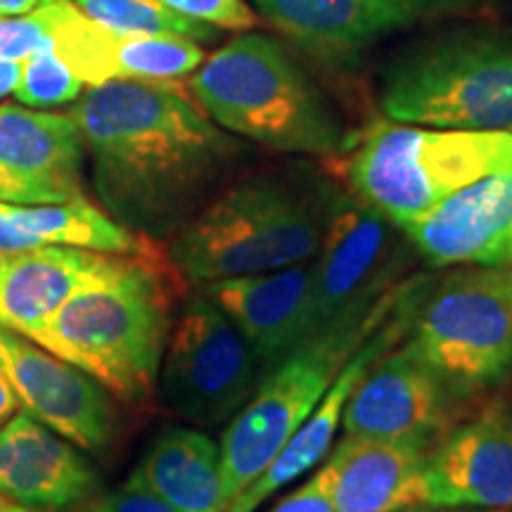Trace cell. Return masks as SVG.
<instances>
[{
	"mask_svg": "<svg viewBox=\"0 0 512 512\" xmlns=\"http://www.w3.org/2000/svg\"><path fill=\"white\" fill-rule=\"evenodd\" d=\"M69 114L102 209L147 240L176 238L245 155L174 81L91 86Z\"/></svg>",
	"mask_w": 512,
	"mask_h": 512,
	"instance_id": "cell-1",
	"label": "cell"
},
{
	"mask_svg": "<svg viewBox=\"0 0 512 512\" xmlns=\"http://www.w3.org/2000/svg\"><path fill=\"white\" fill-rule=\"evenodd\" d=\"M174 325V292L155 254H112L34 332V342L117 399H150Z\"/></svg>",
	"mask_w": 512,
	"mask_h": 512,
	"instance_id": "cell-2",
	"label": "cell"
},
{
	"mask_svg": "<svg viewBox=\"0 0 512 512\" xmlns=\"http://www.w3.org/2000/svg\"><path fill=\"white\" fill-rule=\"evenodd\" d=\"M190 93L216 126L268 150L332 157L349 147L325 95L266 34H242L221 46L192 72Z\"/></svg>",
	"mask_w": 512,
	"mask_h": 512,
	"instance_id": "cell-3",
	"label": "cell"
},
{
	"mask_svg": "<svg viewBox=\"0 0 512 512\" xmlns=\"http://www.w3.org/2000/svg\"><path fill=\"white\" fill-rule=\"evenodd\" d=\"M328 195L273 174L242 178L171 238V264L200 285L306 264L323 242Z\"/></svg>",
	"mask_w": 512,
	"mask_h": 512,
	"instance_id": "cell-4",
	"label": "cell"
},
{
	"mask_svg": "<svg viewBox=\"0 0 512 512\" xmlns=\"http://www.w3.org/2000/svg\"><path fill=\"white\" fill-rule=\"evenodd\" d=\"M380 110L396 124L512 133V34L460 27L413 43L384 67Z\"/></svg>",
	"mask_w": 512,
	"mask_h": 512,
	"instance_id": "cell-5",
	"label": "cell"
},
{
	"mask_svg": "<svg viewBox=\"0 0 512 512\" xmlns=\"http://www.w3.org/2000/svg\"><path fill=\"white\" fill-rule=\"evenodd\" d=\"M512 171V133L377 121L344 162L349 192L389 221H411L465 185Z\"/></svg>",
	"mask_w": 512,
	"mask_h": 512,
	"instance_id": "cell-6",
	"label": "cell"
},
{
	"mask_svg": "<svg viewBox=\"0 0 512 512\" xmlns=\"http://www.w3.org/2000/svg\"><path fill=\"white\" fill-rule=\"evenodd\" d=\"M406 283L394 287L366 318L349 320L294 349L261 377L254 394L221 434L223 498L230 505L254 482L323 399L349 356L387 320Z\"/></svg>",
	"mask_w": 512,
	"mask_h": 512,
	"instance_id": "cell-7",
	"label": "cell"
},
{
	"mask_svg": "<svg viewBox=\"0 0 512 512\" xmlns=\"http://www.w3.org/2000/svg\"><path fill=\"white\" fill-rule=\"evenodd\" d=\"M456 399L486 394L512 377V306L494 268L451 273L422 292L406 344Z\"/></svg>",
	"mask_w": 512,
	"mask_h": 512,
	"instance_id": "cell-8",
	"label": "cell"
},
{
	"mask_svg": "<svg viewBox=\"0 0 512 512\" xmlns=\"http://www.w3.org/2000/svg\"><path fill=\"white\" fill-rule=\"evenodd\" d=\"M401 228L356 195L337 192L311 264L304 344L349 320L366 318L401 283L411 259Z\"/></svg>",
	"mask_w": 512,
	"mask_h": 512,
	"instance_id": "cell-9",
	"label": "cell"
},
{
	"mask_svg": "<svg viewBox=\"0 0 512 512\" xmlns=\"http://www.w3.org/2000/svg\"><path fill=\"white\" fill-rule=\"evenodd\" d=\"M264 377L247 339L202 290L171 325L159 368L164 406L197 425L228 422Z\"/></svg>",
	"mask_w": 512,
	"mask_h": 512,
	"instance_id": "cell-10",
	"label": "cell"
},
{
	"mask_svg": "<svg viewBox=\"0 0 512 512\" xmlns=\"http://www.w3.org/2000/svg\"><path fill=\"white\" fill-rule=\"evenodd\" d=\"M268 24L313 60L351 69L384 38L430 19L477 15L489 0H252Z\"/></svg>",
	"mask_w": 512,
	"mask_h": 512,
	"instance_id": "cell-11",
	"label": "cell"
},
{
	"mask_svg": "<svg viewBox=\"0 0 512 512\" xmlns=\"http://www.w3.org/2000/svg\"><path fill=\"white\" fill-rule=\"evenodd\" d=\"M0 370L31 418L83 451L100 453L112 444L117 427L112 394L81 368L0 325Z\"/></svg>",
	"mask_w": 512,
	"mask_h": 512,
	"instance_id": "cell-12",
	"label": "cell"
},
{
	"mask_svg": "<svg viewBox=\"0 0 512 512\" xmlns=\"http://www.w3.org/2000/svg\"><path fill=\"white\" fill-rule=\"evenodd\" d=\"M83 140L72 114L0 105V202L62 204L83 192Z\"/></svg>",
	"mask_w": 512,
	"mask_h": 512,
	"instance_id": "cell-13",
	"label": "cell"
},
{
	"mask_svg": "<svg viewBox=\"0 0 512 512\" xmlns=\"http://www.w3.org/2000/svg\"><path fill=\"white\" fill-rule=\"evenodd\" d=\"M422 290H425V285H422ZM422 290L420 280L406 283L399 302H396L387 320L382 325H377L373 335L349 356V361L339 370L328 387V392H325L318 406L313 408L309 418L304 420V425L292 434V439L275 456L273 463L228 505L226 512H256L268 498H273L280 489L297 482L299 477L311 472L313 467H318L328 458L332 441H335L337 432L342 430V415L351 389L356 387V382L366 375V370L373 366L384 351L399 347L403 342L408 325H411L415 306H418L422 297Z\"/></svg>",
	"mask_w": 512,
	"mask_h": 512,
	"instance_id": "cell-14",
	"label": "cell"
},
{
	"mask_svg": "<svg viewBox=\"0 0 512 512\" xmlns=\"http://www.w3.org/2000/svg\"><path fill=\"white\" fill-rule=\"evenodd\" d=\"M456 396L406 347L389 349L351 389L342 415L344 437L432 439L446 432Z\"/></svg>",
	"mask_w": 512,
	"mask_h": 512,
	"instance_id": "cell-15",
	"label": "cell"
},
{
	"mask_svg": "<svg viewBox=\"0 0 512 512\" xmlns=\"http://www.w3.org/2000/svg\"><path fill=\"white\" fill-rule=\"evenodd\" d=\"M432 508L512 510V408H486L446 432L425 465Z\"/></svg>",
	"mask_w": 512,
	"mask_h": 512,
	"instance_id": "cell-16",
	"label": "cell"
},
{
	"mask_svg": "<svg viewBox=\"0 0 512 512\" xmlns=\"http://www.w3.org/2000/svg\"><path fill=\"white\" fill-rule=\"evenodd\" d=\"M98 472L79 446L17 411L0 427V496L36 512H64L91 503Z\"/></svg>",
	"mask_w": 512,
	"mask_h": 512,
	"instance_id": "cell-17",
	"label": "cell"
},
{
	"mask_svg": "<svg viewBox=\"0 0 512 512\" xmlns=\"http://www.w3.org/2000/svg\"><path fill=\"white\" fill-rule=\"evenodd\" d=\"M434 444L344 437L320 465L337 512H403L427 505L425 465Z\"/></svg>",
	"mask_w": 512,
	"mask_h": 512,
	"instance_id": "cell-18",
	"label": "cell"
},
{
	"mask_svg": "<svg viewBox=\"0 0 512 512\" xmlns=\"http://www.w3.org/2000/svg\"><path fill=\"white\" fill-rule=\"evenodd\" d=\"M309 278L311 266L297 264L280 271L214 280L200 290L247 339L266 375L304 344Z\"/></svg>",
	"mask_w": 512,
	"mask_h": 512,
	"instance_id": "cell-19",
	"label": "cell"
},
{
	"mask_svg": "<svg viewBox=\"0 0 512 512\" xmlns=\"http://www.w3.org/2000/svg\"><path fill=\"white\" fill-rule=\"evenodd\" d=\"M512 226V171L465 185L425 214L399 223L427 264H475Z\"/></svg>",
	"mask_w": 512,
	"mask_h": 512,
	"instance_id": "cell-20",
	"label": "cell"
},
{
	"mask_svg": "<svg viewBox=\"0 0 512 512\" xmlns=\"http://www.w3.org/2000/svg\"><path fill=\"white\" fill-rule=\"evenodd\" d=\"M110 259L112 254L67 247L0 252V325L34 337Z\"/></svg>",
	"mask_w": 512,
	"mask_h": 512,
	"instance_id": "cell-21",
	"label": "cell"
},
{
	"mask_svg": "<svg viewBox=\"0 0 512 512\" xmlns=\"http://www.w3.org/2000/svg\"><path fill=\"white\" fill-rule=\"evenodd\" d=\"M67 247L98 254H143L152 240L126 230L88 197L62 204L0 202V252Z\"/></svg>",
	"mask_w": 512,
	"mask_h": 512,
	"instance_id": "cell-22",
	"label": "cell"
},
{
	"mask_svg": "<svg viewBox=\"0 0 512 512\" xmlns=\"http://www.w3.org/2000/svg\"><path fill=\"white\" fill-rule=\"evenodd\" d=\"M133 477L181 512H226L216 441L190 427H169L147 448Z\"/></svg>",
	"mask_w": 512,
	"mask_h": 512,
	"instance_id": "cell-23",
	"label": "cell"
},
{
	"mask_svg": "<svg viewBox=\"0 0 512 512\" xmlns=\"http://www.w3.org/2000/svg\"><path fill=\"white\" fill-rule=\"evenodd\" d=\"M202 62L204 50L192 38L176 34H124V31H114V81H174L195 72Z\"/></svg>",
	"mask_w": 512,
	"mask_h": 512,
	"instance_id": "cell-24",
	"label": "cell"
},
{
	"mask_svg": "<svg viewBox=\"0 0 512 512\" xmlns=\"http://www.w3.org/2000/svg\"><path fill=\"white\" fill-rule=\"evenodd\" d=\"M93 22L124 34H176L204 43L219 36V29L164 8L157 0H76Z\"/></svg>",
	"mask_w": 512,
	"mask_h": 512,
	"instance_id": "cell-25",
	"label": "cell"
},
{
	"mask_svg": "<svg viewBox=\"0 0 512 512\" xmlns=\"http://www.w3.org/2000/svg\"><path fill=\"white\" fill-rule=\"evenodd\" d=\"M83 88L86 83L72 72V67L53 48H46L22 60V76L12 95L19 105L31 110H55L79 100Z\"/></svg>",
	"mask_w": 512,
	"mask_h": 512,
	"instance_id": "cell-26",
	"label": "cell"
},
{
	"mask_svg": "<svg viewBox=\"0 0 512 512\" xmlns=\"http://www.w3.org/2000/svg\"><path fill=\"white\" fill-rule=\"evenodd\" d=\"M64 0H41L24 15H0V60L22 62L41 50H55V29Z\"/></svg>",
	"mask_w": 512,
	"mask_h": 512,
	"instance_id": "cell-27",
	"label": "cell"
},
{
	"mask_svg": "<svg viewBox=\"0 0 512 512\" xmlns=\"http://www.w3.org/2000/svg\"><path fill=\"white\" fill-rule=\"evenodd\" d=\"M157 3L216 29L245 31L254 27V12L245 0H157Z\"/></svg>",
	"mask_w": 512,
	"mask_h": 512,
	"instance_id": "cell-28",
	"label": "cell"
},
{
	"mask_svg": "<svg viewBox=\"0 0 512 512\" xmlns=\"http://www.w3.org/2000/svg\"><path fill=\"white\" fill-rule=\"evenodd\" d=\"M83 512H181V510H176L174 505L166 503L162 496H157L155 491H150L145 484H140L138 479L131 475L121 489L112 491V494L102 498H93Z\"/></svg>",
	"mask_w": 512,
	"mask_h": 512,
	"instance_id": "cell-29",
	"label": "cell"
},
{
	"mask_svg": "<svg viewBox=\"0 0 512 512\" xmlns=\"http://www.w3.org/2000/svg\"><path fill=\"white\" fill-rule=\"evenodd\" d=\"M271 512H337L323 470L318 467L309 477V482L297 486L283 501L275 503Z\"/></svg>",
	"mask_w": 512,
	"mask_h": 512,
	"instance_id": "cell-30",
	"label": "cell"
},
{
	"mask_svg": "<svg viewBox=\"0 0 512 512\" xmlns=\"http://www.w3.org/2000/svg\"><path fill=\"white\" fill-rule=\"evenodd\" d=\"M477 266L486 268H512V226L482 254Z\"/></svg>",
	"mask_w": 512,
	"mask_h": 512,
	"instance_id": "cell-31",
	"label": "cell"
},
{
	"mask_svg": "<svg viewBox=\"0 0 512 512\" xmlns=\"http://www.w3.org/2000/svg\"><path fill=\"white\" fill-rule=\"evenodd\" d=\"M17 411H19V401H17L15 389L10 387L8 377H5L3 370H0V427H3Z\"/></svg>",
	"mask_w": 512,
	"mask_h": 512,
	"instance_id": "cell-32",
	"label": "cell"
},
{
	"mask_svg": "<svg viewBox=\"0 0 512 512\" xmlns=\"http://www.w3.org/2000/svg\"><path fill=\"white\" fill-rule=\"evenodd\" d=\"M19 76H22V62L0 60V100L15 93Z\"/></svg>",
	"mask_w": 512,
	"mask_h": 512,
	"instance_id": "cell-33",
	"label": "cell"
},
{
	"mask_svg": "<svg viewBox=\"0 0 512 512\" xmlns=\"http://www.w3.org/2000/svg\"><path fill=\"white\" fill-rule=\"evenodd\" d=\"M41 0H0V15L3 17H15L24 15V12L34 10Z\"/></svg>",
	"mask_w": 512,
	"mask_h": 512,
	"instance_id": "cell-34",
	"label": "cell"
},
{
	"mask_svg": "<svg viewBox=\"0 0 512 512\" xmlns=\"http://www.w3.org/2000/svg\"><path fill=\"white\" fill-rule=\"evenodd\" d=\"M496 283L501 287V292L508 297V302L512 306V268H494Z\"/></svg>",
	"mask_w": 512,
	"mask_h": 512,
	"instance_id": "cell-35",
	"label": "cell"
},
{
	"mask_svg": "<svg viewBox=\"0 0 512 512\" xmlns=\"http://www.w3.org/2000/svg\"><path fill=\"white\" fill-rule=\"evenodd\" d=\"M403 512H512L510 508H437V510H427L425 505L420 508H411Z\"/></svg>",
	"mask_w": 512,
	"mask_h": 512,
	"instance_id": "cell-36",
	"label": "cell"
},
{
	"mask_svg": "<svg viewBox=\"0 0 512 512\" xmlns=\"http://www.w3.org/2000/svg\"><path fill=\"white\" fill-rule=\"evenodd\" d=\"M0 512H31L29 508H24V505H17L8 501V498L0 496Z\"/></svg>",
	"mask_w": 512,
	"mask_h": 512,
	"instance_id": "cell-37",
	"label": "cell"
},
{
	"mask_svg": "<svg viewBox=\"0 0 512 512\" xmlns=\"http://www.w3.org/2000/svg\"><path fill=\"white\" fill-rule=\"evenodd\" d=\"M31 512H36V510H31Z\"/></svg>",
	"mask_w": 512,
	"mask_h": 512,
	"instance_id": "cell-38",
	"label": "cell"
}]
</instances>
